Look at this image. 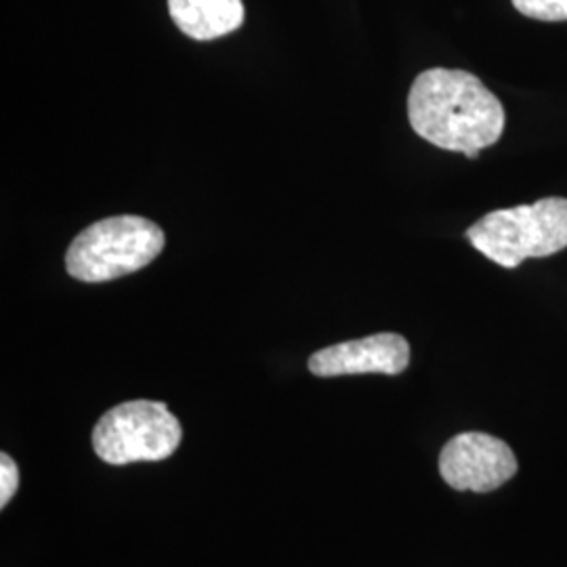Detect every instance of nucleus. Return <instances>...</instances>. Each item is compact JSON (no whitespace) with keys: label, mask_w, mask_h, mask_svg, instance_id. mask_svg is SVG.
Instances as JSON below:
<instances>
[{"label":"nucleus","mask_w":567,"mask_h":567,"mask_svg":"<svg viewBox=\"0 0 567 567\" xmlns=\"http://www.w3.org/2000/svg\"><path fill=\"white\" fill-rule=\"evenodd\" d=\"M517 468L507 442L477 431L452 437L440 456L444 482L461 492H492L515 477Z\"/></svg>","instance_id":"5"},{"label":"nucleus","mask_w":567,"mask_h":567,"mask_svg":"<svg viewBox=\"0 0 567 567\" xmlns=\"http://www.w3.org/2000/svg\"><path fill=\"white\" fill-rule=\"evenodd\" d=\"M164 248V231L137 215L89 225L65 252V269L81 282L118 280L152 264Z\"/></svg>","instance_id":"3"},{"label":"nucleus","mask_w":567,"mask_h":567,"mask_svg":"<svg viewBox=\"0 0 567 567\" xmlns=\"http://www.w3.org/2000/svg\"><path fill=\"white\" fill-rule=\"evenodd\" d=\"M410 364V344L402 334L381 332L358 341L330 344L309 358L316 377L349 374H402Z\"/></svg>","instance_id":"6"},{"label":"nucleus","mask_w":567,"mask_h":567,"mask_svg":"<svg viewBox=\"0 0 567 567\" xmlns=\"http://www.w3.org/2000/svg\"><path fill=\"white\" fill-rule=\"evenodd\" d=\"M513 4L532 20L567 21V0H513Z\"/></svg>","instance_id":"8"},{"label":"nucleus","mask_w":567,"mask_h":567,"mask_svg":"<svg viewBox=\"0 0 567 567\" xmlns=\"http://www.w3.org/2000/svg\"><path fill=\"white\" fill-rule=\"evenodd\" d=\"M408 121L425 142L475 161L503 137L507 118L503 103L477 76L433 68L412 82Z\"/></svg>","instance_id":"1"},{"label":"nucleus","mask_w":567,"mask_h":567,"mask_svg":"<svg viewBox=\"0 0 567 567\" xmlns=\"http://www.w3.org/2000/svg\"><path fill=\"white\" fill-rule=\"evenodd\" d=\"M466 240L501 267L545 259L567 248V198L492 210L466 229Z\"/></svg>","instance_id":"2"},{"label":"nucleus","mask_w":567,"mask_h":567,"mask_svg":"<svg viewBox=\"0 0 567 567\" xmlns=\"http://www.w3.org/2000/svg\"><path fill=\"white\" fill-rule=\"evenodd\" d=\"M182 435L168 405L135 400L103 414L93 429V450L107 465L158 463L175 454Z\"/></svg>","instance_id":"4"},{"label":"nucleus","mask_w":567,"mask_h":567,"mask_svg":"<svg viewBox=\"0 0 567 567\" xmlns=\"http://www.w3.org/2000/svg\"><path fill=\"white\" fill-rule=\"evenodd\" d=\"M168 13L185 37L215 41L244 23L243 0H168Z\"/></svg>","instance_id":"7"},{"label":"nucleus","mask_w":567,"mask_h":567,"mask_svg":"<svg viewBox=\"0 0 567 567\" xmlns=\"http://www.w3.org/2000/svg\"><path fill=\"white\" fill-rule=\"evenodd\" d=\"M20 486V471L9 454L0 456V507L9 505Z\"/></svg>","instance_id":"9"}]
</instances>
